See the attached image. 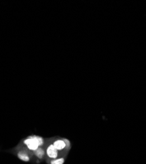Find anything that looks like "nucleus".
Masks as SVG:
<instances>
[{
    "label": "nucleus",
    "mask_w": 146,
    "mask_h": 164,
    "mask_svg": "<svg viewBox=\"0 0 146 164\" xmlns=\"http://www.w3.org/2000/svg\"><path fill=\"white\" fill-rule=\"evenodd\" d=\"M24 144L31 151L34 152L40 146V144L38 140V136L33 135L27 137V139L24 140Z\"/></svg>",
    "instance_id": "obj_1"
},
{
    "label": "nucleus",
    "mask_w": 146,
    "mask_h": 164,
    "mask_svg": "<svg viewBox=\"0 0 146 164\" xmlns=\"http://www.w3.org/2000/svg\"><path fill=\"white\" fill-rule=\"evenodd\" d=\"M46 154L49 158L51 159L57 158L59 156V152L56 149L53 144H51L49 145L46 149Z\"/></svg>",
    "instance_id": "obj_2"
},
{
    "label": "nucleus",
    "mask_w": 146,
    "mask_h": 164,
    "mask_svg": "<svg viewBox=\"0 0 146 164\" xmlns=\"http://www.w3.org/2000/svg\"><path fill=\"white\" fill-rule=\"evenodd\" d=\"M53 144H54V146H55V148L58 151L59 150H63V149H65V148L67 147L66 144H65V141L63 139H57V140H55Z\"/></svg>",
    "instance_id": "obj_3"
},
{
    "label": "nucleus",
    "mask_w": 146,
    "mask_h": 164,
    "mask_svg": "<svg viewBox=\"0 0 146 164\" xmlns=\"http://www.w3.org/2000/svg\"><path fill=\"white\" fill-rule=\"evenodd\" d=\"M17 156L22 162H28L30 160H31V158H30L29 154L25 151H19L18 152Z\"/></svg>",
    "instance_id": "obj_4"
},
{
    "label": "nucleus",
    "mask_w": 146,
    "mask_h": 164,
    "mask_svg": "<svg viewBox=\"0 0 146 164\" xmlns=\"http://www.w3.org/2000/svg\"><path fill=\"white\" fill-rule=\"evenodd\" d=\"M34 154L37 158H38L39 159H42L45 155V151L42 147H39L38 149L34 151Z\"/></svg>",
    "instance_id": "obj_5"
},
{
    "label": "nucleus",
    "mask_w": 146,
    "mask_h": 164,
    "mask_svg": "<svg viewBox=\"0 0 146 164\" xmlns=\"http://www.w3.org/2000/svg\"><path fill=\"white\" fill-rule=\"evenodd\" d=\"M65 162V159L63 158H56L52 159L50 164H63Z\"/></svg>",
    "instance_id": "obj_6"
},
{
    "label": "nucleus",
    "mask_w": 146,
    "mask_h": 164,
    "mask_svg": "<svg viewBox=\"0 0 146 164\" xmlns=\"http://www.w3.org/2000/svg\"><path fill=\"white\" fill-rule=\"evenodd\" d=\"M63 140H64V141H65V144H66L67 147H69H69H70V141H69V140L66 139H64Z\"/></svg>",
    "instance_id": "obj_7"
}]
</instances>
